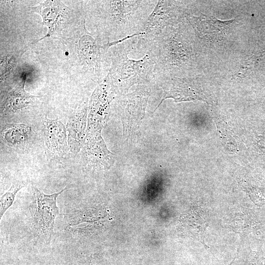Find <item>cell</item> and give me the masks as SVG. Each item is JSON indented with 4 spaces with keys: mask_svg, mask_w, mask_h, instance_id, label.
<instances>
[{
    "mask_svg": "<svg viewBox=\"0 0 265 265\" xmlns=\"http://www.w3.org/2000/svg\"><path fill=\"white\" fill-rule=\"evenodd\" d=\"M137 36L102 46L106 52L111 50L109 69L105 79L116 94H127L135 85L156 83L154 44L138 41Z\"/></svg>",
    "mask_w": 265,
    "mask_h": 265,
    "instance_id": "cell-1",
    "label": "cell"
},
{
    "mask_svg": "<svg viewBox=\"0 0 265 265\" xmlns=\"http://www.w3.org/2000/svg\"><path fill=\"white\" fill-rule=\"evenodd\" d=\"M158 0L97 1L94 13L108 43L139 35Z\"/></svg>",
    "mask_w": 265,
    "mask_h": 265,
    "instance_id": "cell-2",
    "label": "cell"
},
{
    "mask_svg": "<svg viewBox=\"0 0 265 265\" xmlns=\"http://www.w3.org/2000/svg\"><path fill=\"white\" fill-rule=\"evenodd\" d=\"M65 189L57 193L46 194L33 186L31 212L34 229L47 243H50L53 233L54 220L58 214L56 199Z\"/></svg>",
    "mask_w": 265,
    "mask_h": 265,
    "instance_id": "cell-3",
    "label": "cell"
},
{
    "mask_svg": "<svg viewBox=\"0 0 265 265\" xmlns=\"http://www.w3.org/2000/svg\"><path fill=\"white\" fill-rule=\"evenodd\" d=\"M179 8L176 1L158 0L139 35L147 40H153L165 28L174 25Z\"/></svg>",
    "mask_w": 265,
    "mask_h": 265,
    "instance_id": "cell-4",
    "label": "cell"
},
{
    "mask_svg": "<svg viewBox=\"0 0 265 265\" xmlns=\"http://www.w3.org/2000/svg\"><path fill=\"white\" fill-rule=\"evenodd\" d=\"M31 10L41 15L42 24L48 27L47 33L43 38L35 41V43L50 36L65 19L69 8L59 0H46L39 5L31 8Z\"/></svg>",
    "mask_w": 265,
    "mask_h": 265,
    "instance_id": "cell-5",
    "label": "cell"
},
{
    "mask_svg": "<svg viewBox=\"0 0 265 265\" xmlns=\"http://www.w3.org/2000/svg\"><path fill=\"white\" fill-rule=\"evenodd\" d=\"M44 134L50 151L58 156L66 153L68 148L66 129L60 121L46 119L44 123Z\"/></svg>",
    "mask_w": 265,
    "mask_h": 265,
    "instance_id": "cell-6",
    "label": "cell"
},
{
    "mask_svg": "<svg viewBox=\"0 0 265 265\" xmlns=\"http://www.w3.org/2000/svg\"><path fill=\"white\" fill-rule=\"evenodd\" d=\"M81 59L92 74L99 78L101 76V53L96 40L90 34L83 35L79 41Z\"/></svg>",
    "mask_w": 265,
    "mask_h": 265,
    "instance_id": "cell-7",
    "label": "cell"
},
{
    "mask_svg": "<svg viewBox=\"0 0 265 265\" xmlns=\"http://www.w3.org/2000/svg\"><path fill=\"white\" fill-rule=\"evenodd\" d=\"M26 74L20 82L6 96L2 104V110L8 112H15L33 103L37 96L27 93L24 89Z\"/></svg>",
    "mask_w": 265,
    "mask_h": 265,
    "instance_id": "cell-8",
    "label": "cell"
},
{
    "mask_svg": "<svg viewBox=\"0 0 265 265\" xmlns=\"http://www.w3.org/2000/svg\"><path fill=\"white\" fill-rule=\"evenodd\" d=\"M87 108L85 106L75 113L67 125L68 143L72 150H77L81 146L84 135Z\"/></svg>",
    "mask_w": 265,
    "mask_h": 265,
    "instance_id": "cell-9",
    "label": "cell"
},
{
    "mask_svg": "<svg viewBox=\"0 0 265 265\" xmlns=\"http://www.w3.org/2000/svg\"><path fill=\"white\" fill-rule=\"evenodd\" d=\"M30 128L25 124H13L7 126L2 131L4 140L11 145H17L25 142L29 136Z\"/></svg>",
    "mask_w": 265,
    "mask_h": 265,
    "instance_id": "cell-10",
    "label": "cell"
},
{
    "mask_svg": "<svg viewBox=\"0 0 265 265\" xmlns=\"http://www.w3.org/2000/svg\"><path fill=\"white\" fill-rule=\"evenodd\" d=\"M26 181H18L14 182L10 188L3 194L0 200V219L6 211L12 205L18 191L26 186Z\"/></svg>",
    "mask_w": 265,
    "mask_h": 265,
    "instance_id": "cell-11",
    "label": "cell"
},
{
    "mask_svg": "<svg viewBox=\"0 0 265 265\" xmlns=\"http://www.w3.org/2000/svg\"><path fill=\"white\" fill-rule=\"evenodd\" d=\"M28 48V47H27L18 51L11 52L8 54L1 58V79H6V77L9 75L13 69L19 57L26 51Z\"/></svg>",
    "mask_w": 265,
    "mask_h": 265,
    "instance_id": "cell-12",
    "label": "cell"
},
{
    "mask_svg": "<svg viewBox=\"0 0 265 265\" xmlns=\"http://www.w3.org/2000/svg\"><path fill=\"white\" fill-rule=\"evenodd\" d=\"M262 56L259 54H252L240 64L235 74V76L242 78L248 75L257 66Z\"/></svg>",
    "mask_w": 265,
    "mask_h": 265,
    "instance_id": "cell-13",
    "label": "cell"
}]
</instances>
